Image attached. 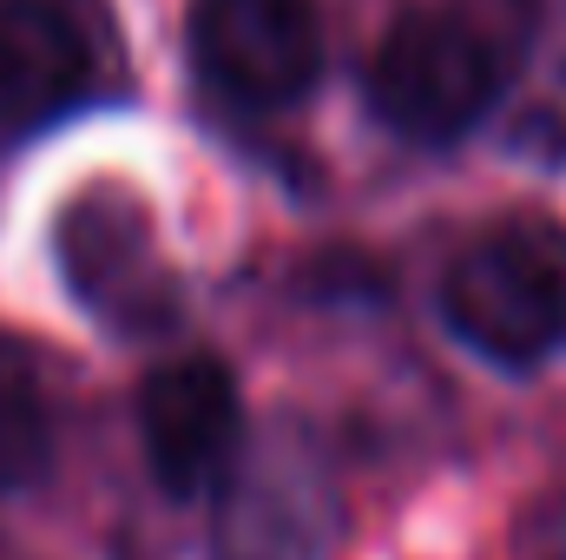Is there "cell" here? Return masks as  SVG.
Wrapping results in <instances>:
<instances>
[{"instance_id":"30bf717a","label":"cell","mask_w":566,"mask_h":560,"mask_svg":"<svg viewBox=\"0 0 566 560\" xmlns=\"http://www.w3.org/2000/svg\"><path fill=\"white\" fill-rule=\"evenodd\" d=\"M474 13L521 53V46H527V27H534V13H541V0H474Z\"/></svg>"},{"instance_id":"277c9868","label":"cell","mask_w":566,"mask_h":560,"mask_svg":"<svg viewBox=\"0 0 566 560\" xmlns=\"http://www.w3.org/2000/svg\"><path fill=\"white\" fill-rule=\"evenodd\" d=\"M336 475L303 428H264L211 495V560H323L336 548Z\"/></svg>"},{"instance_id":"9c48e42d","label":"cell","mask_w":566,"mask_h":560,"mask_svg":"<svg viewBox=\"0 0 566 560\" xmlns=\"http://www.w3.org/2000/svg\"><path fill=\"white\" fill-rule=\"evenodd\" d=\"M527 560H566V495H554L534 521H527Z\"/></svg>"},{"instance_id":"52a82bcc","label":"cell","mask_w":566,"mask_h":560,"mask_svg":"<svg viewBox=\"0 0 566 560\" xmlns=\"http://www.w3.org/2000/svg\"><path fill=\"white\" fill-rule=\"evenodd\" d=\"M93 86V53L60 0H0V126L40 133Z\"/></svg>"},{"instance_id":"ba28073f","label":"cell","mask_w":566,"mask_h":560,"mask_svg":"<svg viewBox=\"0 0 566 560\" xmlns=\"http://www.w3.org/2000/svg\"><path fill=\"white\" fill-rule=\"evenodd\" d=\"M46 468H53L46 390L27 363V350L0 336V495H20V488L46 481Z\"/></svg>"},{"instance_id":"6da1fadb","label":"cell","mask_w":566,"mask_h":560,"mask_svg":"<svg viewBox=\"0 0 566 560\" xmlns=\"http://www.w3.org/2000/svg\"><path fill=\"white\" fill-rule=\"evenodd\" d=\"M514 46L474 7H402L369 66V113L416 145H461L501 100Z\"/></svg>"},{"instance_id":"5b68a950","label":"cell","mask_w":566,"mask_h":560,"mask_svg":"<svg viewBox=\"0 0 566 560\" xmlns=\"http://www.w3.org/2000/svg\"><path fill=\"white\" fill-rule=\"evenodd\" d=\"M198 86L251 120L310 100L323 80V13L316 0H191L185 20Z\"/></svg>"},{"instance_id":"3957f363","label":"cell","mask_w":566,"mask_h":560,"mask_svg":"<svg viewBox=\"0 0 566 560\" xmlns=\"http://www.w3.org/2000/svg\"><path fill=\"white\" fill-rule=\"evenodd\" d=\"M53 258L73 303L113 330V336H165L185 317V283L171 271L158 225L133 185H86L60 225H53Z\"/></svg>"},{"instance_id":"7a4b0ae2","label":"cell","mask_w":566,"mask_h":560,"mask_svg":"<svg viewBox=\"0 0 566 560\" xmlns=\"http://www.w3.org/2000/svg\"><path fill=\"white\" fill-rule=\"evenodd\" d=\"M434 310L461 350L494 370H541L566 343V245L541 218H501L474 231L434 290Z\"/></svg>"},{"instance_id":"8992f818","label":"cell","mask_w":566,"mask_h":560,"mask_svg":"<svg viewBox=\"0 0 566 560\" xmlns=\"http://www.w3.org/2000/svg\"><path fill=\"white\" fill-rule=\"evenodd\" d=\"M139 442L158 488L171 501L218 495V481L238 468L251 428L238 376L218 356H171L139 383Z\"/></svg>"}]
</instances>
